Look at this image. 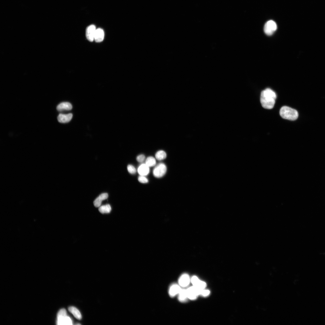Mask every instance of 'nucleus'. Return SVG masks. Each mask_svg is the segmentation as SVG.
I'll return each mask as SVG.
<instances>
[{
	"mask_svg": "<svg viewBox=\"0 0 325 325\" xmlns=\"http://www.w3.org/2000/svg\"><path fill=\"white\" fill-rule=\"evenodd\" d=\"M277 95L271 89L267 88L262 91L260 96V102L264 108L270 109L274 107Z\"/></svg>",
	"mask_w": 325,
	"mask_h": 325,
	"instance_id": "f257e3e1",
	"label": "nucleus"
},
{
	"mask_svg": "<svg viewBox=\"0 0 325 325\" xmlns=\"http://www.w3.org/2000/svg\"><path fill=\"white\" fill-rule=\"evenodd\" d=\"M280 114L283 119L290 120H296L299 116L296 110L286 106H283L280 108Z\"/></svg>",
	"mask_w": 325,
	"mask_h": 325,
	"instance_id": "f03ea898",
	"label": "nucleus"
},
{
	"mask_svg": "<svg viewBox=\"0 0 325 325\" xmlns=\"http://www.w3.org/2000/svg\"><path fill=\"white\" fill-rule=\"evenodd\" d=\"M56 323L58 325L72 324V320L67 316L66 311L65 309H61L58 312Z\"/></svg>",
	"mask_w": 325,
	"mask_h": 325,
	"instance_id": "7ed1b4c3",
	"label": "nucleus"
},
{
	"mask_svg": "<svg viewBox=\"0 0 325 325\" xmlns=\"http://www.w3.org/2000/svg\"><path fill=\"white\" fill-rule=\"evenodd\" d=\"M166 171V165L163 163H160L158 164L153 169V174L155 177L160 178L165 174Z\"/></svg>",
	"mask_w": 325,
	"mask_h": 325,
	"instance_id": "20e7f679",
	"label": "nucleus"
},
{
	"mask_svg": "<svg viewBox=\"0 0 325 325\" xmlns=\"http://www.w3.org/2000/svg\"><path fill=\"white\" fill-rule=\"evenodd\" d=\"M276 23L273 20L268 21L265 24L264 30L265 33L268 36L271 35L277 29Z\"/></svg>",
	"mask_w": 325,
	"mask_h": 325,
	"instance_id": "39448f33",
	"label": "nucleus"
},
{
	"mask_svg": "<svg viewBox=\"0 0 325 325\" xmlns=\"http://www.w3.org/2000/svg\"><path fill=\"white\" fill-rule=\"evenodd\" d=\"M202 289L194 286L189 287L186 289L188 298L191 300L196 299L200 295Z\"/></svg>",
	"mask_w": 325,
	"mask_h": 325,
	"instance_id": "423d86ee",
	"label": "nucleus"
},
{
	"mask_svg": "<svg viewBox=\"0 0 325 325\" xmlns=\"http://www.w3.org/2000/svg\"><path fill=\"white\" fill-rule=\"evenodd\" d=\"M96 27L94 25H91L88 26L86 30V36L87 39L90 42H93L94 40V36Z\"/></svg>",
	"mask_w": 325,
	"mask_h": 325,
	"instance_id": "0eeeda50",
	"label": "nucleus"
},
{
	"mask_svg": "<svg viewBox=\"0 0 325 325\" xmlns=\"http://www.w3.org/2000/svg\"><path fill=\"white\" fill-rule=\"evenodd\" d=\"M191 281L193 286L200 289H203L206 286V283L204 281H201L196 276L192 277Z\"/></svg>",
	"mask_w": 325,
	"mask_h": 325,
	"instance_id": "6e6552de",
	"label": "nucleus"
},
{
	"mask_svg": "<svg viewBox=\"0 0 325 325\" xmlns=\"http://www.w3.org/2000/svg\"><path fill=\"white\" fill-rule=\"evenodd\" d=\"M190 280L189 275L184 274L182 275L180 277L178 280V283L180 286L185 287L189 284Z\"/></svg>",
	"mask_w": 325,
	"mask_h": 325,
	"instance_id": "1a4fd4ad",
	"label": "nucleus"
},
{
	"mask_svg": "<svg viewBox=\"0 0 325 325\" xmlns=\"http://www.w3.org/2000/svg\"><path fill=\"white\" fill-rule=\"evenodd\" d=\"M104 32L102 29H96L94 36V40L97 42H101L104 40Z\"/></svg>",
	"mask_w": 325,
	"mask_h": 325,
	"instance_id": "9d476101",
	"label": "nucleus"
},
{
	"mask_svg": "<svg viewBox=\"0 0 325 325\" xmlns=\"http://www.w3.org/2000/svg\"><path fill=\"white\" fill-rule=\"evenodd\" d=\"M181 289L180 286L176 284L172 285L169 289V294L171 297H173L178 294Z\"/></svg>",
	"mask_w": 325,
	"mask_h": 325,
	"instance_id": "9b49d317",
	"label": "nucleus"
},
{
	"mask_svg": "<svg viewBox=\"0 0 325 325\" xmlns=\"http://www.w3.org/2000/svg\"><path fill=\"white\" fill-rule=\"evenodd\" d=\"M73 115L71 113L67 114H60L57 117V120L61 123H67L70 121Z\"/></svg>",
	"mask_w": 325,
	"mask_h": 325,
	"instance_id": "f8f14e48",
	"label": "nucleus"
},
{
	"mask_svg": "<svg viewBox=\"0 0 325 325\" xmlns=\"http://www.w3.org/2000/svg\"><path fill=\"white\" fill-rule=\"evenodd\" d=\"M149 167L145 163L141 164L138 169V172L141 175H147L149 173Z\"/></svg>",
	"mask_w": 325,
	"mask_h": 325,
	"instance_id": "ddd939ff",
	"label": "nucleus"
},
{
	"mask_svg": "<svg viewBox=\"0 0 325 325\" xmlns=\"http://www.w3.org/2000/svg\"><path fill=\"white\" fill-rule=\"evenodd\" d=\"M108 197V194L107 193L101 194L94 200V204L96 207H99L101 205L103 200L106 199Z\"/></svg>",
	"mask_w": 325,
	"mask_h": 325,
	"instance_id": "4468645a",
	"label": "nucleus"
},
{
	"mask_svg": "<svg viewBox=\"0 0 325 325\" xmlns=\"http://www.w3.org/2000/svg\"><path fill=\"white\" fill-rule=\"evenodd\" d=\"M72 108L71 104L68 102H64L60 104L57 107V109L59 111L69 110Z\"/></svg>",
	"mask_w": 325,
	"mask_h": 325,
	"instance_id": "2eb2a0df",
	"label": "nucleus"
},
{
	"mask_svg": "<svg viewBox=\"0 0 325 325\" xmlns=\"http://www.w3.org/2000/svg\"><path fill=\"white\" fill-rule=\"evenodd\" d=\"M68 310L73 314L76 318L78 320L81 319V314L79 310L76 307L73 306L70 307L68 308Z\"/></svg>",
	"mask_w": 325,
	"mask_h": 325,
	"instance_id": "dca6fc26",
	"label": "nucleus"
},
{
	"mask_svg": "<svg viewBox=\"0 0 325 325\" xmlns=\"http://www.w3.org/2000/svg\"><path fill=\"white\" fill-rule=\"evenodd\" d=\"M178 294V300L181 302H185L188 298L186 289H181Z\"/></svg>",
	"mask_w": 325,
	"mask_h": 325,
	"instance_id": "f3484780",
	"label": "nucleus"
},
{
	"mask_svg": "<svg viewBox=\"0 0 325 325\" xmlns=\"http://www.w3.org/2000/svg\"><path fill=\"white\" fill-rule=\"evenodd\" d=\"M155 156L157 159L159 160H161L165 159L166 158V154L164 151L160 150L156 153Z\"/></svg>",
	"mask_w": 325,
	"mask_h": 325,
	"instance_id": "a211bd4d",
	"label": "nucleus"
},
{
	"mask_svg": "<svg viewBox=\"0 0 325 325\" xmlns=\"http://www.w3.org/2000/svg\"><path fill=\"white\" fill-rule=\"evenodd\" d=\"M111 209L110 205L109 204H107L100 206L98 210L101 213H110Z\"/></svg>",
	"mask_w": 325,
	"mask_h": 325,
	"instance_id": "6ab92c4d",
	"label": "nucleus"
},
{
	"mask_svg": "<svg viewBox=\"0 0 325 325\" xmlns=\"http://www.w3.org/2000/svg\"><path fill=\"white\" fill-rule=\"evenodd\" d=\"M145 164L149 167L154 166L156 164V159L153 156H149L146 160Z\"/></svg>",
	"mask_w": 325,
	"mask_h": 325,
	"instance_id": "aec40b11",
	"label": "nucleus"
},
{
	"mask_svg": "<svg viewBox=\"0 0 325 325\" xmlns=\"http://www.w3.org/2000/svg\"><path fill=\"white\" fill-rule=\"evenodd\" d=\"M128 172L132 174H135L136 172V169L134 166L132 165H128L127 167Z\"/></svg>",
	"mask_w": 325,
	"mask_h": 325,
	"instance_id": "412c9836",
	"label": "nucleus"
},
{
	"mask_svg": "<svg viewBox=\"0 0 325 325\" xmlns=\"http://www.w3.org/2000/svg\"><path fill=\"white\" fill-rule=\"evenodd\" d=\"M138 180L139 182L142 183H146L148 182V179L145 176L140 175L138 178Z\"/></svg>",
	"mask_w": 325,
	"mask_h": 325,
	"instance_id": "4be33fe9",
	"label": "nucleus"
},
{
	"mask_svg": "<svg viewBox=\"0 0 325 325\" xmlns=\"http://www.w3.org/2000/svg\"><path fill=\"white\" fill-rule=\"evenodd\" d=\"M145 159V156L143 154H140L138 155L136 158L137 160L139 162H143Z\"/></svg>",
	"mask_w": 325,
	"mask_h": 325,
	"instance_id": "5701e85b",
	"label": "nucleus"
},
{
	"mask_svg": "<svg viewBox=\"0 0 325 325\" xmlns=\"http://www.w3.org/2000/svg\"><path fill=\"white\" fill-rule=\"evenodd\" d=\"M209 294L210 291L209 290L203 289L201 290L200 295L204 296H208Z\"/></svg>",
	"mask_w": 325,
	"mask_h": 325,
	"instance_id": "b1692460",
	"label": "nucleus"
}]
</instances>
